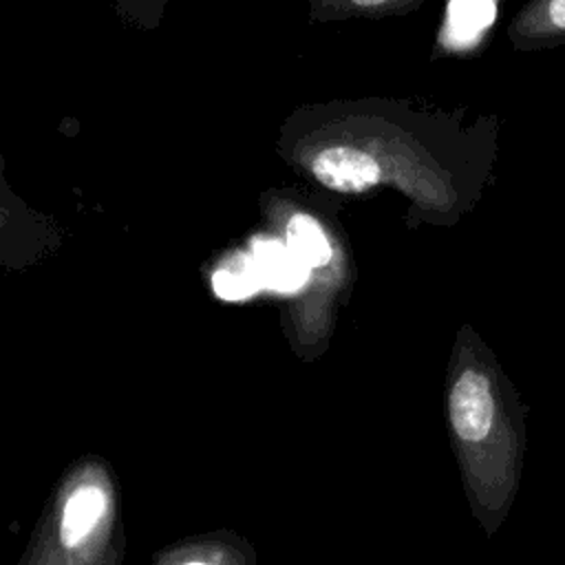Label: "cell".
<instances>
[{
  "label": "cell",
  "mask_w": 565,
  "mask_h": 565,
  "mask_svg": "<svg viewBox=\"0 0 565 565\" xmlns=\"http://www.w3.org/2000/svg\"><path fill=\"white\" fill-rule=\"evenodd\" d=\"M188 565H207V563H188Z\"/></svg>",
  "instance_id": "10"
},
{
  "label": "cell",
  "mask_w": 565,
  "mask_h": 565,
  "mask_svg": "<svg viewBox=\"0 0 565 565\" xmlns=\"http://www.w3.org/2000/svg\"><path fill=\"white\" fill-rule=\"evenodd\" d=\"M355 4H360V7H375V4H382V2H386V0H353Z\"/></svg>",
  "instance_id": "9"
},
{
  "label": "cell",
  "mask_w": 565,
  "mask_h": 565,
  "mask_svg": "<svg viewBox=\"0 0 565 565\" xmlns=\"http://www.w3.org/2000/svg\"><path fill=\"white\" fill-rule=\"evenodd\" d=\"M287 247L307 265L322 267L331 260V245L322 227L307 214H296L287 225Z\"/></svg>",
  "instance_id": "6"
},
{
  "label": "cell",
  "mask_w": 565,
  "mask_h": 565,
  "mask_svg": "<svg viewBox=\"0 0 565 565\" xmlns=\"http://www.w3.org/2000/svg\"><path fill=\"white\" fill-rule=\"evenodd\" d=\"M252 260L260 285L271 291L291 294L309 278V267L287 245L271 238L254 243Z\"/></svg>",
  "instance_id": "4"
},
{
  "label": "cell",
  "mask_w": 565,
  "mask_h": 565,
  "mask_svg": "<svg viewBox=\"0 0 565 565\" xmlns=\"http://www.w3.org/2000/svg\"><path fill=\"white\" fill-rule=\"evenodd\" d=\"M104 510H106V494L102 488L97 486L77 488L64 505L62 525H60L62 543L66 547L79 545L93 532Z\"/></svg>",
  "instance_id": "5"
},
{
  "label": "cell",
  "mask_w": 565,
  "mask_h": 565,
  "mask_svg": "<svg viewBox=\"0 0 565 565\" xmlns=\"http://www.w3.org/2000/svg\"><path fill=\"white\" fill-rule=\"evenodd\" d=\"M448 415L455 437L475 448H488L492 521L497 523L516 494L525 448L523 406L494 366L477 360L466 364L448 393Z\"/></svg>",
  "instance_id": "1"
},
{
  "label": "cell",
  "mask_w": 565,
  "mask_h": 565,
  "mask_svg": "<svg viewBox=\"0 0 565 565\" xmlns=\"http://www.w3.org/2000/svg\"><path fill=\"white\" fill-rule=\"evenodd\" d=\"M313 174L320 183L338 192H360L377 183L380 163L364 150L335 146L313 159Z\"/></svg>",
  "instance_id": "2"
},
{
  "label": "cell",
  "mask_w": 565,
  "mask_h": 565,
  "mask_svg": "<svg viewBox=\"0 0 565 565\" xmlns=\"http://www.w3.org/2000/svg\"><path fill=\"white\" fill-rule=\"evenodd\" d=\"M212 287L223 300H243L254 296L263 285L258 280L252 256H234L214 271Z\"/></svg>",
  "instance_id": "8"
},
{
  "label": "cell",
  "mask_w": 565,
  "mask_h": 565,
  "mask_svg": "<svg viewBox=\"0 0 565 565\" xmlns=\"http://www.w3.org/2000/svg\"><path fill=\"white\" fill-rule=\"evenodd\" d=\"M510 38L523 51L563 46L565 0H530L512 20Z\"/></svg>",
  "instance_id": "3"
},
{
  "label": "cell",
  "mask_w": 565,
  "mask_h": 565,
  "mask_svg": "<svg viewBox=\"0 0 565 565\" xmlns=\"http://www.w3.org/2000/svg\"><path fill=\"white\" fill-rule=\"evenodd\" d=\"M497 0H450L448 33L452 42L477 40L494 20Z\"/></svg>",
  "instance_id": "7"
}]
</instances>
